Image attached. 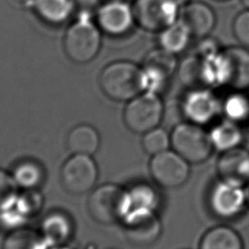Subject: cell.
<instances>
[{
	"mask_svg": "<svg viewBox=\"0 0 249 249\" xmlns=\"http://www.w3.org/2000/svg\"><path fill=\"white\" fill-rule=\"evenodd\" d=\"M103 92L116 101H128L143 92L142 66L129 60L108 64L99 79Z\"/></svg>",
	"mask_w": 249,
	"mask_h": 249,
	"instance_id": "1",
	"label": "cell"
},
{
	"mask_svg": "<svg viewBox=\"0 0 249 249\" xmlns=\"http://www.w3.org/2000/svg\"><path fill=\"white\" fill-rule=\"evenodd\" d=\"M170 145L189 163L205 161L213 151L209 132L201 125L188 122L178 124L172 129Z\"/></svg>",
	"mask_w": 249,
	"mask_h": 249,
	"instance_id": "2",
	"label": "cell"
},
{
	"mask_svg": "<svg viewBox=\"0 0 249 249\" xmlns=\"http://www.w3.org/2000/svg\"><path fill=\"white\" fill-rule=\"evenodd\" d=\"M163 115V104L158 93L143 91L127 101L124 111L126 127L144 134L158 127Z\"/></svg>",
	"mask_w": 249,
	"mask_h": 249,
	"instance_id": "3",
	"label": "cell"
},
{
	"mask_svg": "<svg viewBox=\"0 0 249 249\" xmlns=\"http://www.w3.org/2000/svg\"><path fill=\"white\" fill-rule=\"evenodd\" d=\"M126 190L116 184H104L90 194L88 210L99 224L110 225L123 221L125 212Z\"/></svg>",
	"mask_w": 249,
	"mask_h": 249,
	"instance_id": "4",
	"label": "cell"
},
{
	"mask_svg": "<svg viewBox=\"0 0 249 249\" xmlns=\"http://www.w3.org/2000/svg\"><path fill=\"white\" fill-rule=\"evenodd\" d=\"M100 45L99 27L89 19H78L68 28L64 38L66 54L79 63H86L94 58Z\"/></svg>",
	"mask_w": 249,
	"mask_h": 249,
	"instance_id": "5",
	"label": "cell"
},
{
	"mask_svg": "<svg viewBox=\"0 0 249 249\" xmlns=\"http://www.w3.org/2000/svg\"><path fill=\"white\" fill-rule=\"evenodd\" d=\"M132 10L139 27L160 32L179 18L181 9L173 0H134Z\"/></svg>",
	"mask_w": 249,
	"mask_h": 249,
	"instance_id": "6",
	"label": "cell"
},
{
	"mask_svg": "<svg viewBox=\"0 0 249 249\" xmlns=\"http://www.w3.org/2000/svg\"><path fill=\"white\" fill-rule=\"evenodd\" d=\"M149 168L154 181L168 189L181 187L190 175L189 162L175 151L166 150L154 155Z\"/></svg>",
	"mask_w": 249,
	"mask_h": 249,
	"instance_id": "7",
	"label": "cell"
},
{
	"mask_svg": "<svg viewBox=\"0 0 249 249\" xmlns=\"http://www.w3.org/2000/svg\"><path fill=\"white\" fill-rule=\"evenodd\" d=\"M97 174L96 163L89 155L73 154L62 166L61 181L69 193L81 195L94 186Z\"/></svg>",
	"mask_w": 249,
	"mask_h": 249,
	"instance_id": "8",
	"label": "cell"
},
{
	"mask_svg": "<svg viewBox=\"0 0 249 249\" xmlns=\"http://www.w3.org/2000/svg\"><path fill=\"white\" fill-rule=\"evenodd\" d=\"M243 186L223 179L218 181L209 195L212 212L223 219H231L239 215L247 203L246 189Z\"/></svg>",
	"mask_w": 249,
	"mask_h": 249,
	"instance_id": "9",
	"label": "cell"
},
{
	"mask_svg": "<svg viewBox=\"0 0 249 249\" xmlns=\"http://www.w3.org/2000/svg\"><path fill=\"white\" fill-rule=\"evenodd\" d=\"M181 109L189 122L202 125L216 118L222 110V103L210 88H196L185 95Z\"/></svg>",
	"mask_w": 249,
	"mask_h": 249,
	"instance_id": "10",
	"label": "cell"
},
{
	"mask_svg": "<svg viewBox=\"0 0 249 249\" xmlns=\"http://www.w3.org/2000/svg\"><path fill=\"white\" fill-rule=\"evenodd\" d=\"M95 18L99 29L112 36L128 33L135 23L132 5L124 0H110L100 5Z\"/></svg>",
	"mask_w": 249,
	"mask_h": 249,
	"instance_id": "11",
	"label": "cell"
},
{
	"mask_svg": "<svg viewBox=\"0 0 249 249\" xmlns=\"http://www.w3.org/2000/svg\"><path fill=\"white\" fill-rule=\"evenodd\" d=\"M179 18L189 28L193 37L203 38L209 35L216 25L214 10L205 2L191 1L180 10Z\"/></svg>",
	"mask_w": 249,
	"mask_h": 249,
	"instance_id": "12",
	"label": "cell"
},
{
	"mask_svg": "<svg viewBox=\"0 0 249 249\" xmlns=\"http://www.w3.org/2000/svg\"><path fill=\"white\" fill-rule=\"evenodd\" d=\"M221 179L244 185L249 182V151L241 146L222 152L217 161Z\"/></svg>",
	"mask_w": 249,
	"mask_h": 249,
	"instance_id": "13",
	"label": "cell"
},
{
	"mask_svg": "<svg viewBox=\"0 0 249 249\" xmlns=\"http://www.w3.org/2000/svg\"><path fill=\"white\" fill-rule=\"evenodd\" d=\"M160 196L157 191L146 183H140L126 190L125 212L122 222L139 216L157 213Z\"/></svg>",
	"mask_w": 249,
	"mask_h": 249,
	"instance_id": "14",
	"label": "cell"
},
{
	"mask_svg": "<svg viewBox=\"0 0 249 249\" xmlns=\"http://www.w3.org/2000/svg\"><path fill=\"white\" fill-rule=\"evenodd\" d=\"M127 240L139 247L152 245L160 237L161 224L157 213L134 217L124 221Z\"/></svg>",
	"mask_w": 249,
	"mask_h": 249,
	"instance_id": "15",
	"label": "cell"
},
{
	"mask_svg": "<svg viewBox=\"0 0 249 249\" xmlns=\"http://www.w3.org/2000/svg\"><path fill=\"white\" fill-rule=\"evenodd\" d=\"M229 61L230 78L228 86L235 90L249 88V48L231 46L224 49Z\"/></svg>",
	"mask_w": 249,
	"mask_h": 249,
	"instance_id": "16",
	"label": "cell"
},
{
	"mask_svg": "<svg viewBox=\"0 0 249 249\" xmlns=\"http://www.w3.org/2000/svg\"><path fill=\"white\" fill-rule=\"evenodd\" d=\"M200 58L202 81L204 87L212 89L228 86L230 78V67L224 50Z\"/></svg>",
	"mask_w": 249,
	"mask_h": 249,
	"instance_id": "17",
	"label": "cell"
},
{
	"mask_svg": "<svg viewBox=\"0 0 249 249\" xmlns=\"http://www.w3.org/2000/svg\"><path fill=\"white\" fill-rule=\"evenodd\" d=\"M199 249H243L238 232L227 226H218L208 230L201 237Z\"/></svg>",
	"mask_w": 249,
	"mask_h": 249,
	"instance_id": "18",
	"label": "cell"
},
{
	"mask_svg": "<svg viewBox=\"0 0 249 249\" xmlns=\"http://www.w3.org/2000/svg\"><path fill=\"white\" fill-rule=\"evenodd\" d=\"M210 140L214 149L225 152L241 146L243 133L237 123L230 120L216 124L209 131Z\"/></svg>",
	"mask_w": 249,
	"mask_h": 249,
	"instance_id": "19",
	"label": "cell"
},
{
	"mask_svg": "<svg viewBox=\"0 0 249 249\" xmlns=\"http://www.w3.org/2000/svg\"><path fill=\"white\" fill-rule=\"evenodd\" d=\"M192 37L189 28L178 18L175 22L159 32L158 43L159 47L169 53L178 54L186 50Z\"/></svg>",
	"mask_w": 249,
	"mask_h": 249,
	"instance_id": "20",
	"label": "cell"
},
{
	"mask_svg": "<svg viewBox=\"0 0 249 249\" xmlns=\"http://www.w3.org/2000/svg\"><path fill=\"white\" fill-rule=\"evenodd\" d=\"M67 146L72 154L92 155L99 146V135L95 128L89 124L74 127L67 137Z\"/></svg>",
	"mask_w": 249,
	"mask_h": 249,
	"instance_id": "21",
	"label": "cell"
},
{
	"mask_svg": "<svg viewBox=\"0 0 249 249\" xmlns=\"http://www.w3.org/2000/svg\"><path fill=\"white\" fill-rule=\"evenodd\" d=\"M41 232L47 242L59 246L70 238L72 224L66 216L53 213L44 219Z\"/></svg>",
	"mask_w": 249,
	"mask_h": 249,
	"instance_id": "22",
	"label": "cell"
},
{
	"mask_svg": "<svg viewBox=\"0 0 249 249\" xmlns=\"http://www.w3.org/2000/svg\"><path fill=\"white\" fill-rule=\"evenodd\" d=\"M32 8L50 23H61L73 14L72 0H34Z\"/></svg>",
	"mask_w": 249,
	"mask_h": 249,
	"instance_id": "23",
	"label": "cell"
},
{
	"mask_svg": "<svg viewBox=\"0 0 249 249\" xmlns=\"http://www.w3.org/2000/svg\"><path fill=\"white\" fill-rule=\"evenodd\" d=\"M47 241L38 231L19 228L5 238L3 249H46Z\"/></svg>",
	"mask_w": 249,
	"mask_h": 249,
	"instance_id": "24",
	"label": "cell"
},
{
	"mask_svg": "<svg viewBox=\"0 0 249 249\" xmlns=\"http://www.w3.org/2000/svg\"><path fill=\"white\" fill-rule=\"evenodd\" d=\"M142 66L155 70L170 79L177 69L176 54L169 53L160 47L156 48L151 50L145 55Z\"/></svg>",
	"mask_w": 249,
	"mask_h": 249,
	"instance_id": "25",
	"label": "cell"
},
{
	"mask_svg": "<svg viewBox=\"0 0 249 249\" xmlns=\"http://www.w3.org/2000/svg\"><path fill=\"white\" fill-rule=\"evenodd\" d=\"M222 111L228 120L241 123L249 119V96L243 90L230 93L222 102Z\"/></svg>",
	"mask_w": 249,
	"mask_h": 249,
	"instance_id": "26",
	"label": "cell"
},
{
	"mask_svg": "<svg viewBox=\"0 0 249 249\" xmlns=\"http://www.w3.org/2000/svg\"><path fill=\"white\" fill-rule=\"evenodd\" d=\"M43 174V170L37 162L25 160L16 166L12 176L18 187L32 190L41 184Z\"/></svg>",
	"mask_w": 249,
	"mask_h": 249,
	"instance_id": "27",
	"label": "cell"
},
{
	"mask_svg": "<svg viewBox=\"0 0 249 249\" xmlns=\"http://www.w3.org/2000/svg\"><path fill=\"white\" fill-rule=\"evenodd\" d=\"M178 76L183 85L191 88H205L202 81L201 58L196 53L183 59L178 68Z\"/></svg>",
	"mask_w": 249,
	"mask_h": 249,
	"instance_id": "28",
	"label": "cell"
},
{
	"mask_svg": "<svg viewBox=\"0 0 249 249\" xmlns=\"http://www.w3.org/2000/svg\"><path fill=\"white\" fill-rule=\"evenodd\" d=\"M169 146L170 136L164 129L156 127L144 133L142 139V147L147 154L151 156L160 154L168 150Z\"/></svg>",
	"mask_w": 249,
	"mask_h": 249,
	"instance_id": "29",
	"label": "cell"
},
{
	"mask_svg": "<svg viewBox=\"0 0 249 249\" xmlns=\"http://www.w3.org/2000/svg\"><path fill=\"white\" fill-rule=\"evenodd\" d=\"M232 32L241 46L249 48V9H245L234 18Z\"/></svg>",
	"mask_w": 249,
	"mask_h": 249,
	"instance_id": "30",
	"label": "cell"
},
{
	"mask_svg": "<svg viewBox=\"0 0 249 249\" xmlns=\"http://www.w3.org/2000/svg\"><path fill=\"white\" fill-rule=\"evenodd\" d=\"M17 187L13 176L0 169V209L16 197Z\"/></svg>",
	"mask_w": 249,
	"mask_h": 249,
	"instance_id": "31",
	"label": "cell"
},
{
	"mask_svg": "<svg viewBox=\"0 0 249 249\" xmlns=\"http://www.w3.org/2000/svg\"><path fill=\"white\" fill-rule=\"evenodd\" d=\"M73 14L78 19H89L97 14L99 4L97 0H72Z\"/></svg>",
	"mask_w": 249,
	"mask_h": 249,
	"instance_id": "32",
	"label": "cell"
},
{
	"mask_svg": "<svg viewBox=\"0 0 249 249\" xmlns=\"http://www.w3.org/2000/svg\"><path fill=\"white\" fill-rule=\"evenodd\" d=\"M200 39L201 40L198 43V45L196 49V52H195V53L196 55H198L199 57H204V56L210 55L212 53H215L221 51L217 42L214 39L209 38L208 36L200 38Z\"/></svg>",
	"mask_w": 249,
	"mask_h": 249,
	"instance_id": "33",
	"label": "cell"
},
{
	"mask_svg": "<svg viewBox=\"0 0 249 249\" xmlns=\"http://www.w3.org/2000/svg\"><path fill=\"white\" fill-rule=\"evenodd\" d=\"M34 0H13V2L21 7H32Z\"/></svg>",
	"mask_w": 249,
	"mask_h": 249,
	"instance_id": "34",
	"label": "cell"
},
{
	"mask_svg": "<svg viewBox=\"0 0 249 249\" xmlns=\"http://www.w3.org/2000/svg\"><path fill=\"white\" fill-rule=\"evenodd\" d=\"M173 1L180 7V9H182L184 6L189 4L192 0H173Z\"/></svg>",
	"mask_w": 249,
	"mask_h": 249,
	"instance_id": "35",
	"label": "cell"
},
{
	"mask_svg": "<svg viewBox=\"0 0 249 249\" xmlns=\"http://www.w3.org/2000/svg\"><path fill=\"white\" fill-rule=\"evenodd\" d=\"M240 2L245 7V9H249V0H240Z\"/></svg>",
	"mask_w": 249,
	"mask_h": 249,
	"instance_id": "36",
	"label": "cell"
},
{
	"mask_svg": "<svg viewBox=\"0 0 249 249\" xmlns=\"http://www.w3.org/2000/svg\"><path fill=\"white\" fill-rule=\"evenodd\" d=\"M246 189V195H247V202L249 203V182H248V185H247V188Z\"/></svg>",
	"mask_w": 249,
	"mask_h": 249,
	"instance_id": "37",
	"label": "cell"
},
{
	"mask_svg": "<svg viewBox=\"0 0 249 249\" xmlns=\"http://www.w3.org/2000/svg\"><path fill=\"white\" fill-rule=\"evenodd\" d=\"M52 249H70L68 247H63V246H56L54 248H52Z\"/></svg>",
	"mask_w": 249,
	"mask_h": 249,
	"instance_id": "38",
	"label": "cell"
},
{
	"mask_svg": "<svg viewBox=\"0 0 249 249\" xmlns=\"http://www.w3.org/2000/svg\"><path fill=\"white\" fill-rule=\"evenodd\" d=\"M216 1H227V0H216Z\"/></svg>",
	"mask_w": 249,
	"mask_h": 249,
	"instance_id": "39",
	"label": "cell"
}]
</instances>
